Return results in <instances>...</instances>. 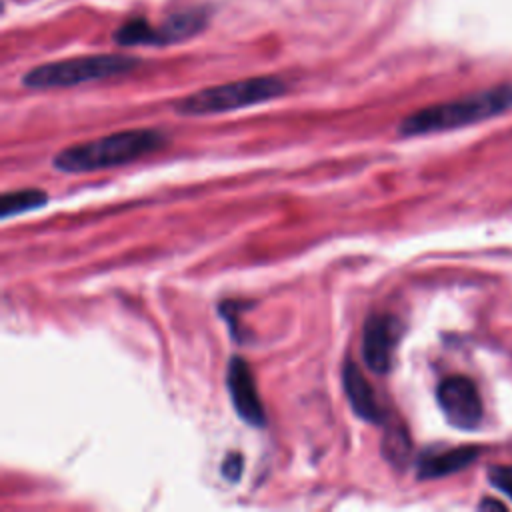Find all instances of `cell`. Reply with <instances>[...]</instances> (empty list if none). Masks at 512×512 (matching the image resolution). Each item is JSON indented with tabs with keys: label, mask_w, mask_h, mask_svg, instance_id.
<instances>
[{
	"label": "cell",
	"mask_w": 512,
	"mask_h": 512,
	"mask_svg": "<svg viewBox=\"0 0 512 512\" xmlns=\"http://www.w3.org/2000/svg\"><path fill=\"white\" fill-rule=\"evenodd\" d=\"M226 388L232 400L236 414L250 426H264L266 412L250 372V366L244 358L232 356L226 368Z\"/></svg>",
	"instance_id": "7"
},
{
	"label": "cell",
	"mask_w": 512,
	"mask_h": 512,
	"mask_svg": "<svg viewBox=\"0 0 512 512\" xmlns=\"http://www.w3.org/2000/svg\"><path fill=\"white\" fill-rule=\"evenodd\" d=\"M240 474H242V456L238 452L226 454V458L222 460V476L228 478L230 482H236Z\"/></svg>",
	"instance_id": "15"
},
{
	"label": "cell",
	"mask_w": 512,
	"mask_h": 512,
	"mask_svg": "<svg viewBox=\"0 0 512 512\" xmlns=\"http://www.w3.org/2000/svg\"><path fill=\"white\" fill-rule=\"evenodd\" d=\"M382 456L394 466H404L410 456V440L406 430L400 424L386 426L382 438Z\"/></svg>",
	"instance_id": "13"
},
{
	"label": "cell",
	"mask_w": 512,
	"mask_h": 512,
	"mask_svg": "<svg viewBox=\"0 0 512 512\" xmlns=\"http://www.w3.org/2000/svg\"><path fill=\"white\" fill-rule=\"evenodd\" d=\"M112 38L120 46H140V44L156 46V26H152L142 16H134V18L122 22L114 30Z\"/></svg>",
	"instance_id": "12"
},
{
	"label": "cell",
	"mask_w": 512,
	"mask_h": 512,
	"mask_svg": "<svg viewBox=\"0 0 512 512\" xmlns=\"http://www.w3.org/2000/svg\"><path fill=\"white\" fill-rule=\"evenodd\" d=\"M166 144V136L158 130L136 128L114 132L90 142L74 144L60 150L52 164L60 172H94L122 166L148 156Z\"/></svg>",
	"instance_id": "2"
},
{
	"label": "cell",
	"mask_w": 512,
	"mask_h": 512,
	"mask_svg": "<svg viewBox=\"0 0 512 512\" xmlns=\"http://www.w3.org/2000/svg\"><path fill=\"white\" fill-rule=\"evenodd\" d=\"M436 400L446 420L460 430H472L482 422V398L468 376L454 374L444 378L436 388Z\"/></svg>",
	"instance_id": "5"
},
{
	"label": "cell",
	"mask_w": 512,
	"mask_h": 512,
	"mask_svg": "<svg viewBox=\"0 0 512 512\" xmlns=\"http://www.w3.org/2000/svg\"><path fill=\"white\" fill-rule=\"evenodd\" d=\"M140 66V58L126 54H88L40 64L22 76V84L32 90L70 88L94 80L122 76Z\"/></svg>",
	"instance_id": "4"
},
{
	"label": "cell",
	"mask_w": 512,
	"mask_h": 512,
	"mask_svg": "<svg viewBox=\"0 0 512 512\" xmlns=\"http://www.w3.org/2000/svg\"><path fill=\"white\" fill-rule=\"evenodd\" d=\"M512 110V82L498 84L488 90H480L456 100L430 104L408 114L398 124V134L402 136H424L462 128L468 124L482 122L486 118L498 116Z\"/></svg>",
	"instance_id": "1"
},
{
	"label": "cell",
	"mask_w": 512,
	"mask_h": 512,
	"mask_svg": "<svg viewBox=\"0 0 512 512\" xmlns=\"http://www.w3.org/2000/svg\"><path fill=\"white\" fill-rule=\"evenodd\" d=\"M480 508H498V510H506V506L502 502H496V500H484L480 504Z\"/></svg>",
	"instance_id": "16"
},
{
	"label": "cell",
	"mask_w": 512,
	"mask_h": 512,
	"mask_svg": "<svg viewBox=\"0 0 512 512\" xmlns=\"http://www.w3.org/2000/svg\"><path fill=\"white\" fill-rule=\"evenodd\" d=\"M208 26V10L206 8H184L172 12L156 26V46L174 44L188 40L200 34Z\"/></svg>",
	"instance_id": "10"
},
{
	"label": "cell",
	"mask_w": 512,
	"mask_h": 512,
	"mask_svg": "<svg viewBox=\"0 0 512 512\" xmlns=\"http://www.w3.org/2000/svg\"><path fill=\"white\" fill-rule=\"evenodd\" d=\"M490 484L512 500V466H492L488 470Z\"/></svg>",
	"instance_id": "14"
},
{
	"label": "cell",
	"mask_w": 512,
	"mask_h": 512,
	"mask_svg": "<svg viewBox=\"0 0 512 512\" xmlns=\"http://www.w3.org/2000/svg\"><path fill=\"white\" fill-rule=\"evenodd\" d=\"M48 202V196L40 188H22V190H12L4 192L0 200V216L10 218L18 216L30 210H36Z\"/></svg>",
	"instance_id": "11"
},
{
	"label": "cell",
	"mask_w": 512,
	"mask_h": 512,
	"mask_svg": "<svg viewBox=\"0 0 512 512\" xmlns=\"http://www.w3.org/2000/svg\"><path fill=\"white\" fill-rule=\"evenodd\" d=\"M476 446H460L450 450H428L420 454L418 458V478L430 480V478H442L454 472L464 470L478 458Z\"/></svg>",
	"instance_id": "9"
},
{
	"label": "cell",
	"mask_w": 512,
	"mask_h": 512,
	"mask_svg": "<svg viewBox=\"0 0 512 512\" xmlns=\"http://www.w3.org/2000/svg\"><path fill=\"white\" fill-rule=\"evenodd\" d=\"M342 386H344V392H346V398H348L352 410L360 418H364L372 424H382L386 420L384 408L380 406L374 388L370 386V382L366 380L362 370L352 360L344 362Z\"/></svg>",
	"instance_id": "8"
},
{
	"label": "cell",
	"mask_w": 512,
	"mask_h": 512,
	"mask_svg": "<svg viewBox=\"0 0 512 512\" xmlns=\"http://www.w3.org/2000/svg\"><path fill=\"white\" fill-rule=\"evenodd\" d=\"M288 84L278 76H254L228 84H218L202 88L194 94H188L174 102V110L182 116H206L232 112L268 100L280 98L286 94Z\"/></svg>",
	"instance_id": "3"
},
{
	"label": "cell",
	"mask_w": 512,
	"mask_h": 512,
	"mask_svg": "<svg viewBox=\"0 0 512 512\" xmlns=\"http://www.w3.org/2000/svg\"><path fill=\"white\" fill-rule=\"evenodd\" d=\"M400 340V322L392 314H370L362 330V358L376 374L392 368L394 350Z\"/></svg>",
	"instance_id": "6"
}]
</instances>
